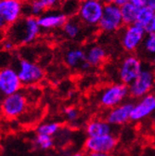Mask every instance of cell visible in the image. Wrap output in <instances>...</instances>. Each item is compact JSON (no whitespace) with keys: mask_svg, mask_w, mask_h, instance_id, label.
I'll return each instance as SVG.
<instances>
[{"mask_svg":"<svg viewBox=\"0 0 155 156\" xmlns=\"http://www.w3.org/2000/svg\"><path fill=\"white\" fill-rule=\"evenodd\" d=\"M64 62L69 68L82 72L88 71L92 67L86 61V50L80 48L67 49L64 53Z\"/></svg>","mask_w":155,"mask_h":156,"instance_id":"9a60e30c","label":"cell"},{"mask_svg":"<svg viewBox=\"0 0 155 156\" xmlns=\"http://www.w3.org/2000/svg\"><path fill=\"white\" fill-rule=\"evenodd\" d=\"M41 33L37 18L23 17L9 25L5 32V38L12 41L15 46L29 45L34 42Z\"/></svg>","mask_w":155,"mask_h":156,"instance_id":"6da1fadb","label":"cell"},{"mask_svg":"<svg viewBox=\"0 0 155 156\" xmlns=\"http://www.w3.org/2000/svg\"><path fill=\"white\" fill-rule=\"evenodd\" d=\"M154 16H155V12L151 9H150L148 6L139 8L138 18H137V23H138L139 25H140L146 30V28L150 23Z\"/></svg>","mask_w":155,"mask_h":156,"instance_id":"cb8c5ba5","label":"cell"},{"mask_svg":"<svg viewBox=\"0 0 155 156\" xmlns=\"http://www.w3.org/2000/svg\"><path fill=\"white\" fill-rule=\"evenodd\" d=\"M154 156H155V155H154Z\"/></svg>","mask_w":155,"mask_h":156,"instance_id":"b9f144b4","label":"cell"},{"mask_svg":"<svg viewBox=\"0 0 155 156\" xmlns=\"http://www.w3.org/2000/svg\"><path fill=\"white\" fill-rule=\"evenodd\" d=\"M146 34V30L138 23L124 26L121 34L122 48L128 54L139 51L141 48Z\"/></svg>","mask_w":155,"mask_h":156,"instance_id":"8992f818","label":"cell"},{"mask_svg":"<svg viewBox=\"0 0 155 156\" xmlns=\"http://www.w3.org/2000/svg\"><path fill=\"white\" fill-rule=\"evenodd\" d=\"M33 143L35 147L39 148L40 150L48 151L53 148L55 144V140H54V136H50L43 135V134H36V136L33 139Z\"/></svg>","mask_w":155,"mask_h":156,"instance_id":"484cf974","label":"cell"},{"mask_svg":"<svg viewBox=\"0 0 155 156\" xmlns=\"http://www.w3.org/2000/svg\"><path fill=\"white\" fill-rule=\"evenodd\" d=\"M128 97H130L128 86L118 82L101 88L97 99L102 108L110 110L128 101Z\"/></svg>","mask_w":155,"mask_h":156,"instance_id":"7a4b0ae2","label":"cell"},{"mask_svg":"<svg viewBox=\"0 0 155 156\" xmlns=\"http://www.w3.org/2000/svg\"><path fill=\"white\" fill-rule=\"evenodd\" d=\"M62 129V126L60 123L50 121V122H45L40 124L36 128L37 134H43L48 135L50 136H55L57 134H59Z\"/></svg>","mask_w":155,"mask_h":156,"instance_id":"603a6c76","label":"cell"},{"mask_svg":"<svg viewBox=\"0 0 155 156\" xmlns=\"http://www.w3.org/2000/svg\"><path fill=\"white\" fill-rule=\"evenodd\" d=\"M155 87V72L151 65H145L140 74L137 77L129 87L130 97L135 100H139L140 98L152 92Z\"/></svg>","mask_w":155,"mask_h":156,"instance_id":"5b68a950","label":"cell"},{"mask_svg":"<svg viewBox=\"0 0 155 156\" xmlns=\"http://www.w3.org/2000/svg\"><path fill=\"white\" fill-rule=\"evenodd\" d=\"M147 6L155 12V0H148Z\"/></svg>","mask_w":155,"mask_h":156,"instance_id":"e575fe53","label":"cell"},{"mask_svg":"<svg viewBox=\"0 0 155 156\" xmlns=\"http://www.w3.org/2000/svg\"><path fill=\"white\" fill-rule=\"evenodd\" d=\"M88 156H112L111 153H105V152H91L88 153Z\"/></svg>","mask_w":155,"mask_h":156,"instance_id":"836d02e7","label":"cell"},{"mask_svg":"<svg viewBox=\"0 0 155 156\" xmlns=\"http://www.w3.org/2000/svg\"><path fill=\"white\" fill-rule=\"evenodd\" d=\"M99 1H101V2H103V0H99ZM104 3V2H103Z\"/></svg>","mask_w":155,"mask_h":156,"instance_id":"ab89813d","label":"cell"},{"mask_svg":"<svg viewBox=\"0 0 155 156\" xmlns=\"http://www.w3.org/2000/svg\"><path fill=\"white\" fill-rule=\"evenodd\" d=\"M112 0H103V2L104 3H111Z\"/></svg>","mask_w":155,"mask_h":156,"instance_id":"f35d334b","label":"cell"},{"mask_svg":"<svg viewBox=\"0 0 155 156\" xmlns=\"http://www.w3.org/2000/svg\"><path fill=\"white\" fill-rule=\"evenodd\" d=\"M146 32L147 34H155V16L153 17L152 21L146 28Z\"/></svg>","mask_w":155,"mask_h":156,"instance_id":"4dcf8cb0","label":"cell"},{"mask_svg":"<svg viewBox=\"0 0 155 156\" xmlns=\"http://www.w3.org/2000/svg\"><path fill=\"white\" fill-rule=\"evenodd\" d=\"M139 51L149 62L155 56V34H146Z\"/></svg>","mask_w":155,"mask_h":156,"instance_id":"7402d4cb","label":"cell"},{"mask_svg":"<svg viewBox=\"0 0 155 156\" xmlns=\"http://www.w3.org/2000/svg\"><path fill=\"white\" fill-rule=\"evenodd\" d=\"M113 127L104 118H93L89 120L86 126L85 132L88 136H99L113 133Z\"/></svg>","mask_w":155,"mask_h":156,"instance_id":"e0dca14e","label":"cell"},{"mask_svg":"<svg viewBox=\"0 0 155 156\" xmlns=\"http://www.w3.org/2000/svg\"><path fill=\"white\" fill-rule=\"evenodd\" d=\"M139 8L136 7L132 3L128 2L121 7V13L123 18V23L125 26L132 25L137 23V18Z\"/></svg>","mask_w":155,"mask_h":156,"instance_id":"44dd1931","label":"cell"},{"mask_svg":"<svg viewBox=\"0 0 155 156\" xmlns=\"http://www.w3.org/2000/svg\"><path fill=\"white\" fill-rule=\"evenodd\" d=\"M27 107V101L22 92L5 97L1 102V112L9 118H15L23 114Z\"/></svg>","mask_w":155,"mask_h":156,"instance_id":"7c38bea8","label":"cell"},{"mask_svg":"<svg viewBox=\"0 0 155 156\" xmlns=\"http://www.w3.org/2000/svg\"><path fill=\"white\" fill-rule=\"evenodd\" d=\"M141 58L135 53H129L125 56L118 65V78L120 83L130 86L140 74L144 68Z\"/></svg>","mask_w":155,"mask_h":156,"instance_id":"3957f363","label":"cell"},{"mask_svg":"<svg viewBox=\"0 0 155 156\" xmlns=\"http://www.w3.org/2000/svg\"><path fill=\"white\" fill-rule=\"evenodd\" d=\"M105 3L99 0H82L77 13L81 23L88 27H98L103 15Z\"/></svg>","mask_w":155,"mask_h":156,"instance_id":"277c9868","label":"cell"},{"mask_svg":"<svg viewBox=\"0 0 155 156\" xmlns=\"http://www.w3.org/2000/svg\"><path fill=\"white\" fill-rule=\"evenodd\" d=\"M23 86H33L41 82L45 77L43 68L29 60H20L16 68Z\"/></svg>","mask_w":155,"mask_h":156,"instance_id":"ba28073f","label":"cell"},{"mask_svg":"<svg viewBox=\"0 0 155 156\" xmlns=\"http://www.w3.org/2000/svg\"><path fill=\"white\" fill-rule=\"evenodd\" d=\"M154 72H155V68H154Z\"/></svg>","mask_w":155,"mask_h":156,"instance_id":"60d3db41","label":"cell"},{"mask_svg":"<svg viewBox=\"0 0 155 156\" xmlns=\"http://www.w3.org/2000/svg\"><path fill=\"white\" fill-rule=\"evenodd\" d=\"M124 26L121 8L113 3H105L103 15L98 26L99 30L102 33L111 34L119 31Z\"/></svg>","mask_w":155,"mask_h":156,"instance_id":"52a82bcc","label":"cell"},{"mask_svg":"<svg viewBox=\"0 0 155 156\" xmlns=\"http://www.w3.org/2000/svg\"><path fill=\"white\" fill-rule=\"evenodd\" d=\"M128 2H129L128 0H112V1H111V3H113L116 6H118L119 8L123 7L124 5H125Z\"/></svg>","mask_w":155,"mask_h":156,"instance_id":"d6a6232c","label":"cell"},{"mask_svg":"<svg viewBox=\"0 0 155 156\" xmlns=\"http://www.w3.org/2000/svg\"><path fill=\"white\" fill-rule=\"evenodd\" d=\"M150 65H151V66H154V67H155V56L150 61Z\"/></svg>","mask_w":155,"mask_h":156,"instance_id":"74e56055","label":"cell"},{"mask_svg":"<svg viewBox=\"0 0 155 156\" xmlns=\"http://www.w3.org/2000/svg\"><path fill=\"white\" fill-rule=\"evenodd\" d=\"M151 127L154 129V131H155V113H154V115L151 117Z\"/></svg>","mask_w":155,"mask_h":156,"instance_id":"8d00e7d4","label":"cell"},{"mask_svg":"<svg viewBox=\"0 0 155 156\" xmlns=\"http://www.w3.org/2000/svg\"><path fill=\"white\" fill-rule=\"evenodd\" d=\"M9 26V25L4 20V18L2 16H0V32H6Z\"/></svg>","mask_w":155,"mask_h":156,"instance_id":"1f68e13d","label":"cell"},{"mask_svg":"<svg viewBox=\"0 0 155 156\" xmlns=\"http://www.w3.org/2000/svg\"><path fill=\"white\" fill-rule=\"evenodd\" d=\"M81 1L82 0H63V2L61 6L62 11L68 18L77 16Z\"/></svg>","mask_w":155,"mask_h":156,"instance_id":"d4e9b609","label":"cell"},{"mask_svg":"<svg viewBox=\"0 0 155 156\" xmlns=\"http://www.w3.org/2000/svg\"><path fill=\"white\" fill-rule=\"evenodd\" d=\"M47 9V10H53L60 8L63 2V0H40Z\"/></svg>","mask_w":155,"mask_h":156,"instance_id":"83f0119b","label":"cell"},{"mask_svg":"<svg viewBox=\"0 0 155 156\" xmlns=\"http://www.w3.org/2000/svg\"><path fill=\"white\" fill-rule=\"evenodd\" d=\"M134 101H126L124 103L107 111L103 118L112 126H121L130 122Z\"/></svg>","mask_w":155,"mask_h":156,"instance_id":"4fadbf2b","label":"cell"},{"mask_svg":"<svg viewBox=\"0 0 155 156\" xmlns=\"http://www.w3.org/2000/svg\"><path fill=\"white\" fill-rule=\"evenodd\" d=\"M1 48H2V49L4 50V51H6V52H10V51H12L14 48H15V44L12 42V41H10V40H9V39H7V38H4L3 39V41L1 42Z\"/></svg>","mask_w":155,"mask_h":156,"instance_id":"f1b7e54d","label":"cell"},{"mask_svg":"<svg viewBox=\"0 0 155 156\" xmlns=\"http://www.w3.org/2000/svg\"><path fill=\"white\" fill-rule=\"evenodd\" d=\"M68 17L61 10H48L37 18L41 30H54L62 28L68 21Z\"/></svg>","mask_w":155,"mask_h":156,"instance_id":"2e32d148","label":"cell"},{"mask_svg":"<svg viewBox=\"0 0 155 156\" xmlns=\"http://www.w3.org/2000/svg\"><path fill=\"white\" fill-rule=\"evenodd\" d=\"M83 25L84 24L81 23V21L76 16L69 18L66 23L62 28V33H63L64 36L69 39H76L80 36V34L82 33Z\"/></svg>","mask_w":155,"mask_h":156,"instance_id":"d6986e66","label":"cell"},{"mask_svg":"<svg viewBox=\"0 0 155 156\" xmlns=\"http://www.w3.org/2000/svg\"><path fill=\"white\" fill-rule=\"evenodd\" d=\"M130 3H132L133 5H135L136 7L138 8H142L147 6V2L148 0H128Z\"/></svg>","mask_w":155,"mask_h":156,"instance_id":"f546056e","label":"cell"},{"mask_svg":"<svg viewBox=\"0 0 155 156\" xmlns=\"http://www.w3.org/2000/svg\"><path fill=\"white\" fill-rule=\"evenodd\" d=\"M118 145V139L113 133L99 136H88L85 140L84 148L87 153L105 152L112 153Z\"/></svg>","mask_w":155,"mask_h":156,"instance_id":"9c48e42d","label":"cell"},{"mask_svg":"<svg viewBox=\"0 0 155 156\" xmlns=\"http://www.w3.org/2000/svg\"><path fill=\"white\" fill-rule=\"evenodd\" d=\"M47 11L40 0H28L23 2V16L38 18Z\"/></svg>","mask_w":155,"mask_h":156,"instance_id":"ffe728a7","label":"cell"},{"mask_svg":"<svg viewBox=\"0 0 155 156\" xmlns=\"http://www.w3.org/2000/svg\"><path fill=\"white\" fill-rule=\"evenodd\" d=\"M155 113V93L151 92L134 102L130 122L140 123Z\"/></svg>","mask_w":155,"mask_h":156,"instance_id":"30bf717a","label":"cell"},{"mask_svg":"<svg viewBox=\"0 0 155 156\" xmlns=\"http://www.w3.org/2000/svg\"><path fill=\"white\" fill-rule=\"evenodd\" d=\"M23 84L15 68L4 67L0 69V96L8 97L21 90Z\"/></svg>","mask_w":155,"mask_h":156,"instance_id":"8fae6325","label":"cell"},{"mask_svg":"<svg viewBox=\"0 0 155 156\" xmlns=\"http://www.w3.org/2000/svg\"><path fill=\"white\" fill-rule=\"evenodd\" d=\"M0 16L9 25L23 17V2L22 0H0Z\"/></svg>","mask_w":155,"mask_h":156,"instance_id":"5bb4252c","label":"cell"},{"mask_svg":"<svg viewBox=\"0 0 155 156\" xmlns=\"http://www.w3.org/2000/svg\"><path fill=\"white\" fill-rule=\"evenodd\" d=\"M63 114L65 120L72 126H75L80 120V111L73 106H68L64 108Z\"/></svg>","mask_w":155,"mask_h":156,"instance_id":"4316f807","label":"cell"},{"mask_svg":"<svg viewBox=\"0 0 155 156\" xmlns=\"http://www.w3.org/2000/svg\"><path fill=\"white\" fill-rule=\"evenodd\" d=\"M70 156H88V153L84 151H77V152H73Z\"/></svg>","mask_w":155,"mask_h":156,"instance_id":"d590c367","label":"cell"},{"mask_svg":"<svg viewBox=\"0 0 155 156\" xmlns=\"http://www.w3.org/2000/svg\"><path fill=\"white\" fill-rule=\"evenodd\" d=\"M86 61L92 67L101 65L107 58L106 49L98 44L91 45L86 49Z\"/></svg>","mask_w":155,"mask_h":156,"instance_id":"ac0fdd59","label":"cell"}]
</instances>
